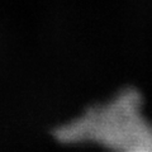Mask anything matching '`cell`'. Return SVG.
Masks as SVG:
<instances>
[{"mask_svg":"<svg viewBox=\"0 0 152 152\" xmlns=\"http://www.w3.org/2000/svg\"><path fill=\"white\" fill-rule=\"evenodd\" d=\"M151 134L152 126L142 115L140 96L132 90L107 104L90 107L53 131L62 143H95L112 152H127Z\"/></svg>","mask_w":152,"mask_h":152,"instance_id":"cell-1","label":"cell"},{"mask_svg":"<svg viewBox=\"0 0 152 152\" xmlns=\"http://www.w3.org/2000/svg\"><path fill=\"white\" fill-rule=\"evenodd\" d=\"M127 152H152V134Z\"/></svg>","mask_w":152,"mask_h":152,"instance_id":"cell-2","label":"cell"}]
</instances>
